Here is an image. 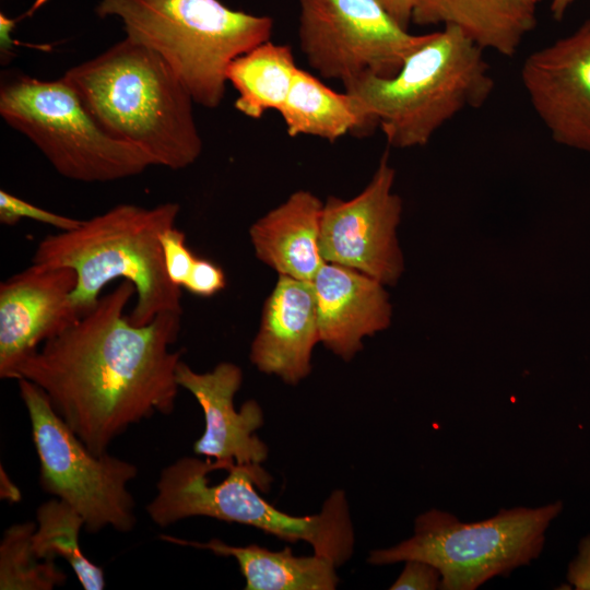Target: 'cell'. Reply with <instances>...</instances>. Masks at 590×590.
<instances>
[{
	"label": "cell",
	"instance_id": "6da1fadb",
	"mask_svg": "<svg viewBox=\"0 0 590 590\" xmlns=\"http://www.w3.org/2000/svg\"><path fill=\"white\" fill-rule=\"evenodd\" d=\"M135 295L122 280L71 327L47 340L16 369L47 397L55 412L95 455L108 452L127 429L169 415L180 388L182 351H170L181 314L164 312L135 326L125 315Z\"/></svg>",
	"mask_w": 590,
	"mask_h": 590
},
{
	"label": "cell",
	"instance_id": "7a4b0ae2",
	"mask_svg": "<svg viewBox=\"0 0 590 590\" xmlns=\"http://www.w3.org/2000/svg\"><path fill=\"white\" fill-rule=\"evenodd\" d=\"M62 79L106 132L140 149L153 165L181 169L200 156L194 101L153 49L126 37Z\"/></svg>",
	"mask_w": 590,
	"mask_h": 590
},
{
	"label": "cell",
	"instance_id": "3957f363",
	"mask_svg": "<svg viewBox=\"0 0 590 590\" xmlns=\"http://www.w3.org/2000/svg\"><path fill=\"white\" fill-rule=\"evenodd\" d=\"M179 211L174 202L153 208L118 204L73 229L44 237L32 262L74 270L71 298L83 314L116 279L134 286L131 323L143 326L164 312L182 314L181 287L166 273L161 245V235L175 226Z\"/></svg>",
	"mask_w": 590,
	"mask_h": 590
},
{
	"label": "cell",
	"instance_id": "277c9868",
	"mask_svg": "<svg viewBox=\"0 0 590 590\" xmlns=\"http://www.w3.org/2000/svg\"><path fill=\"white\" fill-rule=\"evenodd\" d=\"M392 148L426 145L449 120L483 106L495 82L484 50L455 25L430 33L397 74L343 84Z\"/></svg>",
	"mask_w": 590,
	"mask_h": 590
},
{
	"label": "cell",
	"instance_id": "5b68a950",
	"mask_svg": "<svg viewBox=\"0 0 590 590\" xmlns=\"http://www.w3.org/2000/svg\"><path fill=\"white\" fill-rule=\"evenodd\" d=\"M214 470L219 469L211 459L191 456L166 465L160 473L156 495L145 507L150 519L161 528L191 517L255 527L286 542H306L337 567L352 556L354 529L342 489L330 494L319 514L292 516L258 493L256 487L266 492L272 482L261 464H234L221 483L210 485L208 474Z\"/></svg>",
	"mask_w": 590,
	"mask_h": 590
},
{
	"label": "cell",
	"instance_id": "8992f818",
	"mask_svg": "<svg viewBox=\"0 0 590 590\" xmlns=\"http://www.w3.org/2000/svg\"><path fill=\"white\" fill-rule=\"evenodd\" d=\"M101 17L117 16L126 37L156 51L194 103L217 107L231 62L270 40L273 20L227 8L219 0H99Z\"/></svg>",
	"mask_w": 590,
	"mask_h": 590
},
{
	"label": "cell",
	"instance_id": "52a82bcc",
	"mask_svg": "<svg viewBox=\"0 0 590 590\" xmlns=\"http://www.w3.org/2000/svg\"><path fill=\"white\" fill-rule=\"evenodd\" d=\"M563 510L556 500L541 507L503 508L476 522L432 508L416 517L413 535L369 553L367 562L389 565L421 559L441 575L442 590H474L494 577H507L542 553L545 532Z\"/></svg>",
	"mask_w": 590,
	"mask_h": 590
},
{
	"label": "cell",
	"instance_id": "ba28073f",
	"mask_svg": "<svg viewBox=\"0 0 590 590\" xmlns=\"http://www.w3.org/2000/svg\"><path fill=\"white\" fill-rule=\"evenodd\" d=\"M0 115L68 179L114 181L153 166L140 149L106 132L62 78L5 80L0 88Z\"/></svg>",
	"mask_w": 590,
	"mask_h": 590
},
{
	"label": "cell",
	"instance_id": "9c48e42d",
	"mask_svg": "<svg viewBox=\"0 0 590 590\" xmlns=\"http://www.w3.org/2000/svg\"><path fill=\"white\" fill-rule=\"evenodd\" d=\"M39 461L40 488L75 509L84 530L105 528L128 533L137 524L135 502L128 484L138 467L127 460L93 453L55 412L45 393L27 379H17Z\"/></svg>",
	"mask_w": 590,
	"mask_h": 590
},
{
	"label": "cell",
	"instance_id": "30bf717a",
	"mask_svg": "<svg viewBox=\"0 0 590 590\" xmlns=\"http://www.w3.org/2000/svg\"><path fill=\"white\" fill-rule=\"evenodd\" d=\"M298 38L309 66L343 84L363 75L390 78L430 33L414 35L377 0H298Z\"/></svg>",
	"mask_w": 590,
	"mask_h": 590
},
{
	"label": "cell",
	"instance_id": "8fae6325",
	"mask_svg": "<svg viewBox=\"0 0 590 590\" xmlns=\"http://www.w3.org/2000/svg\"><path fill=\"white\" fill-rule=\"evenodd\" d=\"M396 172L388 153L365 189L350 200L329 197L321 214L320 250L326 262L394 285L403 269L397 238L402 200L392 191Z\"/></svg>",
	"mask_w": 590,
	"mask_h": 590
},
{
	"label": "cell",
	"instance_id": "7c38bea8",
	"mask_svg": "<svg viewBox=\"0 0 590 590\" xmlns=\"http://www.w3.org/2000/svg\"><path fill=\"white\" fill-rule=\"evenodd\" d=\"M520 79L551 138L590 152V20L529 54Z\"/></svg>",
	"mask_w": 590,
	"mask_h": 590
},
{
	"label": "cell",
	"instance_id": "4fadbf2b",
	"mask_svg": "<svg viewBox=\"0 0 590 590\" xmlns=\"http://www.w3.org/2000/svg\"><path fill=\"white\" fill-rule=\"evenodd\" d=\"M76 274L68 267L33 263L0 284V377L16 379L19 365L83 312L71 294Z\"/></svg>",
	"mask_w": 590,
	"mask_h": 590
},
{
	"label": "cell",
	"instance_id": "5bb4252c",
	"mask_svg": "<svg viewBox=\"0 0 590 590\" xmlns=\"http://www.w3.org/2000/svg\"><path fill=\"white\" fill-rule=\"evenodd\" d=\"M180 388L188 390L204 414V430L193 444V452L211 459L219 470L234 464H261L269 448L257 435L264 422L263 411L255 400L235 409L234 397L243 382L239 366L217 364L211 371L197 373L180 361L176 369Z\"/></svg>",
	"mask_w": 590,
	"mask_h": 590
},
{
	"label": "cell",
	"instance_id": "9a60e30c",
	"mask_svg": "<svg viewBox=\"0 0 590 590\" xmlns=\"http://www.w3.org/2000/svg\"><path fill=\"white\" fill-rule=\"evenodd\" d=\"M319 340L344 361L365 337L387 329L392 308L385 285L351 268L324 262L311 281Z\"/></svg>",
	"mask_w": 590,
	"mask_h": 590
},
{
	"label": "cell",
	"instance_id": "2e32d148",
	"mask_svg": "<svg viewBox=\"0 0 590 590\" xmlns=\"http://www.w3.org/2000/svg\"><path fill=\"white\" fill-rule=\"evenodd\" d=\"M317 342L320 340L311 282L280 275L251 343V363L264 374L297 385L311 371Z\"/></svg>",
	"mask_w": 590,
	"mask_h": 590
},
{
	"label": "cell",
	"instance_id": "e0dca14e",
	"mask_svg": "<svg viewBox=\"0 0 590 590\" xmlns=\"http://www.w3.org/2000/svg\"><path fill=\"white\" fill-rule=\"evenodd\" d=\"M323 203L298 190L255 222L249 236L259 260L285 275L311 282L326 262L320 250Z\"/></svg>",
	"mask_w": 590,
	"mask_h": 590
},
{
	"label": "cell",
	"instance_id": "ac0fdd59",
	"mask_svg": "<svg viewBox=\"0 0 590 590\" xmlns=\"http://www.w3.org/2000/svg\"><path fill=\"white\" fill-rule=\"evenodd\" d=\"M542 0H418L412 22L455 25L483 50L514 56L536 25Z\"/></svg>",
	"mask_w": 590,
	"mask_h": 590
},
{
	"label": "cell",
	"instance_id": "d6986e66",
	"mask_svg": "<svg viewBox=\"0 0 590 590\" xmlns=\"http://www.w3.org/2000/svg\"><path fill=\"white\" fill-rule=\"evenodd\" d=\"M160 539L234 557L246 580V590H333L339 583L337 565L315 553L311 556H296L288 546L282 551H271L257 544L228 545L219 539L199 542L166 534Z\"/></svg>",
	"mask_w": 590,
	"mask_h": 590
},
{
	"label": "cell",
	"instance_id": "ffe728a7",
	"mask_svg": "<svg viewBox=\"0 0 590 590\" xmlns=\"http://www.w3.org/2000/svg\"><path fill=\"white\" fill-rule=\"evenodd\" d=\"M279 113L290 137L306 134L334 142L346 133L368 135L377 127L352 95L335 92L299 68Z\"/></svg>",
	"mask_w": 590,
	"mask_h": 590
},
{
	"label": "cell",
	"instance_id": "44dd1931",
	"mask_svg": "<svg viewBox=\"0 0 590 590\" xmlns=\"http://www.w3.org/2000/svg\"><path fill=\"white\" fill-rule=\"evenodd\" d=\"M298 67L288 45L264 42L234 59L226 76L238 93L235 107L259 119L267 110L280 111Z\"/></svg>",
	"mask_w": 590,
	"mask_h": 590
},
{
	"label": "cell",
	"instance_id": "7402d4cb",
	"mask_svg": "<svg viewBox=\"0 0 590 590\" xmlns=\"http://www.w3.org/2000/svg\"><path fill=\"white\" fill-rule=\"evenodd\" d=\"M82 529L84 520L75 509L58 498L49 499L36 510L33 550L40 559L55 560L59 556L67 560L83 589L103 590V568L91 562L80 547Z\"/></svg>",
	"mask_w": 590,
	"mask_h": 590
},
{
	"label": "cell",
	"instance_id": "603a6c76",
	"mask_svg": "<svg viewBox=\"0 0 590 590\" xmlns=\"http://www.w3.org/2000/svg\"><path fill=\"white\" fill-rule=\"evenodd\" d=\"M36 522L10 526L0 542L1 590H51L62 586L67 575L55 560L40 559L34 552L32 536Z\"/></svg>",
	"mask_w": 590,
	"mask_h": 590
},
{
	"label": "cell",
	"instance_id": "cb8c5ba5",
	"mask_svg": "<svg viewBox=\"0 0 590 590\" xmlns=\"http://www.w3.org/2000/svg\"><path fill=\"white\" fill-rule=\"evenodd\" d=\"M22 219H30L58 228L70 231L78 227L80 220L56 214L34 205L5 190H0V222L8 226L16 225Z\"/></svg>",
	"mask_w": 590,
	"mask_h": 590
},
{
	"label": "cell",
	"instance_id": "d4e9b609",
	"mask_svg": "<svg viewBox=\"0 0 590 590\" xmlns=\"http://www.w3.org/2000/svg\"><path fill=\"white\" fill-rule=\"evenodd\" d=\"M161 245L166 273L175 285L181 287L196 259L187 247L186 235L174 226L161 235Z\"/></svg>",
	"mask_w": 590,
	"mask_h": 590
},
{
	"label": "cell",
	"instance_id": "484cf974",
	"mask_svg": "<svg viewBox=\"0 0 590 590\" xmlns=\"http://www.w3.org/2000/svg\"><path fill=\"white\" fill-rule=\"evenodd\" d=\"M226 279L223 270L208 259L197 258L190 273L181 287L191 294L210 297L225 287Z\"/></svg>",
	"mask_w": 590,
	"mask_h": 590
},
{
	"label": "cell",
	"instance_id": "4316f807",
	"mask_svg": "<svg viewBox=\"0 0 590 590\" xmlns=\"http://www.w3.org/2000/svg\"><path fill=\"white\" fill-rule=\"evenodd\" d=\"M404 563L402 573L390 586L391 590L440 589L441 575L434 565L421 559H409Z\"/></svg>",
	"mask_w": 590,
	"mask_h": 590
},
{
	"label": "cell",
	"instance_id": "83f0119b",
	"mask_svg": "<svg viewBox=\"0 0 590 590\" xmlns=\"http://www.w3.org/2000/svg\"><path fill=\"white\" fill-rule=\"evenodd\" d=\"M567 581L577 590H590V535L578 544V552L568 564Z\"/></svg>",
	"mask_w": 590,
	"mask_h": 590
},
{
	"label": "cell",
	"instance_id": "f1b7e54d",
	"mask_svg": "<svg viewBox=\"0 0 590 590\" xmlns=\"http://www.w3.org/2000/svg\"><path fill=\"white\" fill-rule=\"evenodd\" d=\"M390 16L403 28L408 30L412 22L413 11L418 0H377Z\"/></svg>",
	"mask_w": 590,
	"mask_h": 590
},
{
	"label": "cell",
	"instance_id": "f546056e",
	"mask_svg": "<svg viewBox=\"0 0 590 590\" xmlns=\"http://www.w3.org/2000/svg\"><path fill=\"white\" fill-rule=\"evenodd\" d=\"M575 1L576 0H551L550 11L554 20L560 21Z\"/></svg>",
	"mask_w": 590,
	"mask_h": 590
},
{
	"label": "cell",
	"instance_id": "4dcf8cb0",
	"mask_svg": "<svg viewBox=\"0 0 590 590\" xmlns=\"http://www.w3.org/2000/svg\"><path fill=\"white\" fill-rule=\"evenodd\" d=\"M3 475H4V480H3V476L1 475L2 476L1 483L4 484V487L1 486V496L4 497V499H9L11 502L19 500L21 497L20 491L17 489V487L13 485L12 482H10L5 473H3Z\"/></svg>",
	"mask_w": 590,
	"mask_h": 590
}]
</instances>
